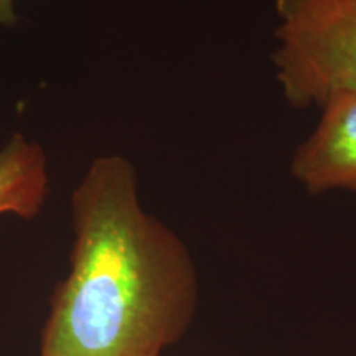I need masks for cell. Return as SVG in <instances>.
Masks as SVG:
<instances>
[{"label": "cell", "instance_id": "cell-5", "mask_svg": "<svg viewBox=\"0 0 356 356\" xmlns=\"http://www.w3.org/2000/svg\"><path fill=\"white\" fill-rule=\"evenodd\" d=\"M17 22L15 0H0V26H15Z\"/></svg>", "mask_w": 356, "mask_h": 356}, {"label": "cell", "instance_id": "cell-2", "mask_svg": "<svg viewBox=\"0 0 356 356\" xmlns=\"http://www.w3.org/2000/svg\"><path fill=\"white\" fill-rule=\"evenodd\" d=\"M273 63L296 108L356 96V0H275Z\"/></svg>", "mask_w": 356, "mask_h": 356}, {"label": "cell", "instance_id": "cell-4", "mask_svg": "<svg viewBox=\"0 0 356 356\" xmlns=\"http://www.w3.org/2000/svg\"><path fill=\"white\" fill-rule=\"evenodd\" d=\"M48 191L50 173L42 144L12 134L0 149V216L33 220L42 213Z\"/></svg>", "mask_w": 356, "mask_h": 356}, {"label": "cell", "instance_id": "cell-1", "mask_svg": "<svg viewBox=\"0 0 356 356\" xmlns=\"http://www.w3.org/2000/svg\"><path fill=\"white\" fill-rule=\"evenodd\" d=\"M70 273L55 287L40 356H160L188 330L198 274L188 249L139 198L119 154L92 159L71 193Z\"/></svg>", "mask_w": 356, "mask_h": 356}, {"label": "cell", "instance_id": "cell-3", "mask_svg": "<svg viewBox=\"0 0 356 356\" xmlns=\"http://www.w3.org/2000/svg\"><path fill=\"white\" fill-rule=\"evenodd\" d=\"M320 109L318 124L291 160L292 177L315 195L356 191V96H337Z\"/></svg>", "mask_w": 356, "mask_h": 356}]
</instances>
